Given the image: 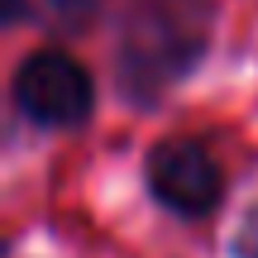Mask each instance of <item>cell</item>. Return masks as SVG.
<instances>
[{"instance_id":"1","label":"cell","mask_w":258,"mask_h":258,"mask_svg":"<svg viewBox=\"0 0 258 258\" xmlns=\"http://www.w3.org/2000/svg\"><path fill=\"white\" fill-rule=\"evenodd\" d=\"M206 53V10L191 0H139L120 29V86L134 105H148L182 82Z\"/></svg>"},{"instance_id":"2","label":"cell","mask_w":258,"mask_h":258,"mask_svg":"<svg viewBox=\"0 0 258 258\" xmlns=\"http://www.w3.org/2000/svg\"><path fill=\"white\" fill-rule=\"evenodd\" d=\"M10 101L38 129H77L96 110V82L72 53H62V48H34L15 67Z\"/></svg>"},{"instance_id":"3","label":"cell","mask_w":258,"mask_h":258,"mask_svg":"<svg viewBox=\"0 0 258 258\" xmlns=\"http://www.w3.org/2000/svg\"><path fill=\"white\" fill-rule=\"evenodd\" d=\"M144 182L158 196V206H167L172 215H211L225 196L220 163L206 153L196 139H163L148 148L144 158Z\"/></svg>"},{"instance_id":"4","label":"cell","mask_w":258,"mask_h":258,"mask_svg":"<svg viewBox=\"0 0 258 258\" xmlns=\"http://www.w3.org/2000/svg\"><path fill=\"white\" fill-rule=\"evenodd\" d=\"M24 19H34V5H29V0H0V24L5 29L24 24Z\"/></svg>"}]
</instances>
